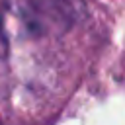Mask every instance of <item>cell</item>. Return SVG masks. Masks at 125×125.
Instances as JSON below:
<instances>
[{
	"label": "cell",
	"mask_w": 125,
	"mask_h": 125,
	"mask_svg": "<svg viewBox=\"0 0 125 125\" xmlns=\"http://www.w3.org/2000/svg\"><path fill=\"white\" fill-rule=\"evenodd\" d=\"M8 10L35 33L66 29L76 18L74 0H4Z\"/></svg>",
	"instance_id": "obj_1"
}]
</instances>
